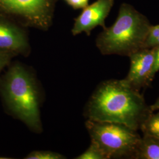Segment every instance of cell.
Segmentation results:
<instances>
[{
    "mask_svg": "<svg viewBox=\"0 0 159 159\" xmlns=\"http://www.w3.org/2000/svg\"><path fill=\"white\" fill-rule=\"evenodd\" d=\"M3 81L2 92L8 107L31 130L40 133V94L33 74L20 64H16L8 70Z\"/></svg>",
    "mask_w": 159,
    "mask_h": 159,
    "instance_id": "cell-3",
    "label": "cell"
},
{
    "mask_svg": "<svg viewBox=\"0 0 159 159\" xmlns=\"http://www.w3.org/2000/svg\"><path fill=\"white\" fill-rule=\"evenodd\" d=\"M136 159H159V139L144 134L137 149Z\"/></svg>",
    "mask_w": 159,
    "mask_h": 159,
    "instance_id": "cell-9",
    "label": "cell"
},
{
    "mask_svg": "<svg viewBox=\"0 0 159 159\" xmlns=\"http://www.w3.org/2000/svg\"><path fill=\"white\" fill-rule=\"evenodd\" d=\"M154 50V74L159 71V46L153 47Z\"/></svg>",
    "mask_w": 159,
    "mask_h": 159,
    "instance_id": "cell-16",
    "label": "cell"
},
{
    "mask_svg": "<svg viewBox=\"0 0 159 159\" xmlns=\"http://www.w3.org/2000/svg\"><path fill=\"white\" fill-rule=\"evenodd\" d=\"M129 57L130 67L125 79L138 90L149 85L155 75L153 48H143Z\"/></svg>",
    "mask_w": 159,
    "mask_h": 159,
    "instance_id": "cell-7",
    "label": "cell"
},
{
    "mask_svg": "<svg viewBox=\"0 0 159 159\" xmlns=\"http://www.w3.org/2000/svg\"><path fill=\"white\" fill-rule=\"evenodd\" d=\"M150 108L152 111L154 110H159V98L153 105L150 106Z\"/></svg>",
    "mask_w": 159,
    "mask_h": 159,
    "instance_id": "cell-17",
    "label": "cell"
},
{
    "mask_svg": "<svg viewBox=\"0 0 159 159\" xmlns=\"http://www.w3.org/2000/svg\"><path fill=\"white\" fill-rule=\"evenodd\" d=\"M85 126L91 142L94 143L108 159L135 158L141 137L126 125L111 122L87 120Z\"/></svg>",
    "mask_w": 159,
    "mask_h": 159,
    "instance_id": "cell-4",
    "label": "cell"
},
{
    "mask_svg": "<svg viewBox=\"0 0 159 159\" xmlns=\"http://www.w3.org/2000/svg\"><path fill=\"white\" fill-rule=\"evenodd\" d=\"M77 159H108L106 155L94 143L91 144L83 153L80 154Z\"/></svg>",
    "mask_w": 159,
    "mask_h": 159,
    "instance_id": "cell-11",
    "label": "cell"
},
{
    "mask_svg": "<svg viewBox=\"0 0 159 159\" xmlns=\"http://www.w3.org/2000/svg\"><path fill=\"white\" fill-rule=\"evenodd\" d=\"M114 0H97L91 5L87 6L74 20L71 29L73 35L84 33L90 35L98 26L105 29V21L113 7Z\"/></svg>",
    "mask_w": 159,
    "mask_h": 159,
    "instance_id": "cell-6",
    "label": "cell"
},
{
    "mask_svg": "<svg viewBox=\"0 0 159 159\" xmlns=\"http://www.w3.org/2000/svg\"><path fill=\"white\" fill-rule=\"evenodd\" d=\"M152 112L139 90L125 79L102 83L85 109L88 120L122 124L136 131Z\"/></svg>",
    "mask_w": 159,
    "mask_h": 159,
    "instance_id": "cell-1",
    "label": "cell"
},
{
    "mask_svg": "<svg viewBox=\"0 0 159 159\" xmlns=\"http://www.w3.org/2000/svg\"><path fill=\"white\" fill-rule=\"evenodd\" d=\"M58 0H0V17L24 28L47 31L53 23Z\"/></svg>",
    "mask_w": 159,
    "mask_h": 159,
    "instance_id": "cell-5",
    "label": "cell"
},
{
    "mask_svg": "<svg viewBox=\"0 0 159 159\" xmlns=\"http://www.w3.org/2000/svg\"><path fill=\"white\" fill-rule=\"evenodd\" d=\"M17 23L0 17V51L27 56L30 52L28 35Z\"/></svg>",
    "mask_w": 159,
    "mask_h": 159,
    "instance_id": "cell-8",
    "label": "cell"
},
{
    "mask_svg": "<svg viewBox=\"0 0 159 159\" xmlns=\"http://www.w3.org/2000/svg\"><path fill=\"white\" fill-rule=\"evenodd\" d=\"M64 156L60 154L51 151H34L29 154L26 159H62Z\"/></svg>",
    "mask_w": 159,
    "mask_h": 159,
    "instance_id": "cell-12",
    "label": "cell"
},
{
    "mask_svg": "<svg viewBox=\"0 0 159 159\" xmlns=\"http://www.w3.org/2000/svg\"><path fill=\"white\" fill-rule=\"evenodd\" d=\"M74 10L84 9L89 6V0H63Z\"/></svg>",
    "mask_w": 159,
    "mask_h": 159,
    "instance_id": "cell-14",
    "label": "cell"
},
{
    "mask_svg": "<svg viewBox=\"0 0 159 159\" xmlns=\"http://www.w3.org/2000/svg\"><path fill=\"white\" fill-rule=\"evenodd\" d=\"M140 129L143 134L159 139V111L156 114H150L143 122Z\"/></svg>",
    "mask_w": 159,
    "mask_h": 159,
    "instance_id": "cell-10",
    "label": "cell"
},
{
    "mask_svg": "<svg viewBox=\"0 0 159 159\" xmlns=\"http://www.w3.org/2000/svg\"><path fill=\"white\" fill-rule=\"evenodd\" d=\"M151 26L144 15L130 4L123 3L113 24L103 29L97 36V47L103 55L129 57L146 48V42Z\"/></svg>",
    "mask_w": 159,
    "mask_h": 159,
    "instance_id": "cell-2",
    "label": "cell"
},
{
    "mask_svg": "<svg viewBox=\"0 0 159 159\" xmlns=\"http://www.w3.org/2000/svg\"><path fill=\"white\" fill-rule=\"evenodd\" d=\"M157 46H159V24L152 25L146 42V48H151Z\"/></svg>",
    "mask_w": 159,
    "mask_h": 159,
    "instance_id": "cell-13",
    "label": "cell"
},
{
    "mask_svg": "<svg viewBox=\"0 0 159 159\" xmlns=\"http://www.w3.org/2000/svg\"><path fill=\"white\" fill-rule=\"evenodd\" d=\"M14 56H15L10 53L0 51V72L9 64L12 57Z\"/></svg>",
    "mask_w": 159,
    "mask_h": 159,
    "instance_id": "cell-15",
    "label": "cell"
}]
</instances>
